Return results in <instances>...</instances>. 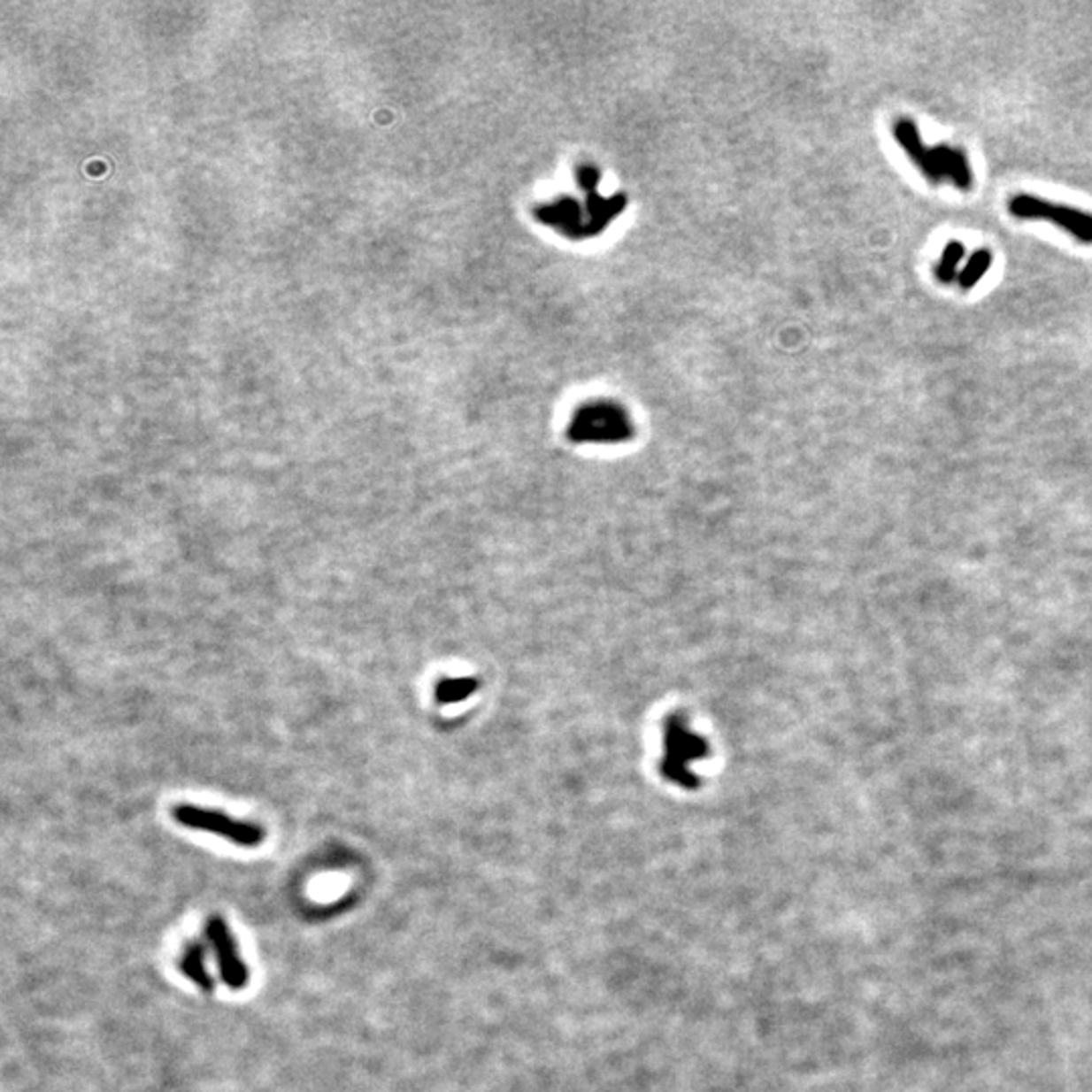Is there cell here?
<instances>
[{
  "label": "cell",
  "instance_id": "1",
  "mask_svg": "<svg viewBox=\"0 0 1092 1092\" xmlns=\"http://www.w3.org/2000/svg\"><path fill=\"white\" fill-rule=\"evenodd\" d=\"M708 757V744L694 733L682 714H672L664 725V757L659 771L673 785L694 789L698 775L694 765Z\"/></svg>",
  "mask_w": 1092,
  "mask_h": 1092
},
{
  "label": "cell",
  "instance_id": "2",
  "mask_svg": "<svg viewBox=\"0 0 1092 1092\" xmlns=\"http://www.w3.org/2000/svg\"><path fill=\"white\" fill-rule=\"evenodd\" d=\"M1008 211L1011 217L1019 219V221L1054 223L1079 243L1088 247L1092 245V212L1088 211L1052 203L1048 198L1030 193L1013 195L1008 201Z\"/></svg>",
  "mask_w": 1092,
  "mask_h": 1092
},
{
  "label": "cell",
  "instance_id": "3",
  "mask_svg": "<svg viewBox=\"0 0 1092 1092\" xmlns=\"http://www.w3.org/2000/svg\"><path fill=\"white\" fill-rule=\"evenodd\" d=\"M173 819L182 827L196 829V832H207L219 838L229 840L231 843L241 848H259L265 842L267 832L259 824L253 821L237 819L231 815L209 810V807L181 804L173 807Z\"/></svg>",
  "mask_w": 1092,
  "mask_h": 1092
},
{
  "label": "cell",
  "instance_id": "4",
  "mask_svg": "<svg viewBox=\"0 0 1092 1092\" xmlns=\"http://www.w3.org/2000/svg\"><path fill=\"white\" fill-rule=\"evenodd\" d=\"M629 434L626 415L609 405L581 409L569 431L573 442L581 443H615L627 439Z\"/></svg>",
  "mask_w": 1092,
  "mask_h": 1092
},
{
  "label": "cell",
  "instance_id": "5",
  "mask_svg": "<svg viewBox=\"0 0 1092 1092\" xmlns=\"http://www.w3.org/2000/svg\"><path fill=\"white\" fill-rule=\"evenodd\" d=\"M207 939L212 953H215L219 973H221V980L227 983V988L235 991L243 989L250 983V967L241 959L235 937H233L231 928L223 917L215 914L207 920Z\"/></svg>",
  "mask_w": 1092,
  "mask_h": 1092
},
{
  "label": "cell",
  "instance_id": "6",
  "mask_svg": "<svg viewBox=\"0 0 1092 1092\" xmlns=\"http://www.w3.org/2000/svg\"><path fill=\"white\" fill-rule=\"evenodd\" d=\"M892 136H895L900 150L909 156L912 165L919 168V173L923 174L928 182H933V184L945 182L939 170V165H937L934 148L928 146L923 140L919 126L914 124L911 118H898L896 122L892 124Z\"/></svg>",
  "mask_w": 1092,
  "mask_h": 1092
},
{
  "label": "cell",
  "instance_id": "7",
  "mask_svg": "<svg viewBox=\"0 0 1092 1092\" xmlns=\"http://www.w3.org/2000/svg\"><path fill=\"white\" fill-rule=\"evenodd\" d=\"M934 156H937V165L942 174V179L953 184L957 190L967 193L973 188L975 174L971 166L967 152L959 146L953 144H934Z\"/></svg>",
  "mask_w": 1092,
  "mask_h": 1092
},
{
  "label": "cell",
  "instance_id": "8",
  "mask_svg": "<svg viewBox=\"0 0 1092 1092\" xmlns=\"http://www.w3.org/2000/svg\"><path fill=\"white\" fill-rule=\"evenodd\" d=\"M179 967L182 975L188 977L196 988H201L203 991L215 989V981H212V977L207 971V957H204V949L201 942H190V945L184 949Z\"/></svg>",
  "mask_w": 1092,
  "mask_h": 1092
},
{
  "label": "cell",
  "instance_id": "9",
  "mask_svg": "<svg viewBox=\"0 0 1092 1092\" xmlns=\"http://www.w3.org/2000/svg\"><path fill=\"white\" fill-rule=\"evenodd\" d=\"M963 258H965V245L957 239L949 241V243L945 245V250H942L937 265H934V278H937V281L942 283V286H951V283H957V278H959V272H961Z\"/></svg>",
  "mask_w": 1092,
  "mask_h": 1092
},
{
  "label": "cell",
  "instance_id": "10",
  "mask_svg": "<svg viewBox=\"0 0 1092 1092\" xmlns=\"http://www.w3.org/2000/svg\"><path fill=\"white\" fill-rule=\"evenodd\" d=\"M478 690V680L476 678H443L442 682H437L435 686V700L439 704H458V702H464L470 696H473V692Z\"/></svg>",
  "mask_w": 1092,
  "mask_h": 1092
},
{
  "label": "cell",
  "instance_id": "11",
  "mask_svg": "<svg viewBox=\"0 0 1092 1092\" xmlns=\"http://www.w3.org/2000/svg\"><path fill=\"white\" fill-rule=\"evenodd\" d=\"M991 265H994V253L989 250H977L975 253H971L967 264L961 267L957 286H959L963 292H969V289H973L977 283L983 280V275L989 272Z\"/></svg>",
  "mask_w": 1092,
  "mask_h": 1092
}]
</instances>
